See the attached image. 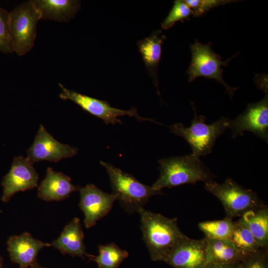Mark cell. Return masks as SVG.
<instances>
[{"instance_id": "cell-21", "label": "cell", "mask_w": 268, "mask_h": 268, "mask_svg": "<svg viewBox=\"0 0 268 268\" xmlns=\"http://www.w3.org/2000/svg\"><path fill=\"white\" fill-rule=\"evenodd\" d=\"M229 240L242 258L262 249L241 218L237 221H234L233 230Z\"/></svg>"}, {"instance_id": "cell-28", "label": "cell", "mask_w": 268, "mask_h": 268, "mask_svg": "<svg viewBox=\"0 0 268 268\" xmlns=\"http://www.w3.org/2000/svg\"><path fill=\"white\" fill-rule=\"evenodd\" d=\"M239 263L230 264H206L204 268H239Z\"/></svg>"}, {"instance_id": "cell-14", "label": "cell", "mask_w": 268, "mask_h": 268, "mask_svg": "<svg viewBox=\"0 0 268 268\" xmlns=\"http://www.w3.org/2000/svg\"><path fill=\"white\" fill-rule=\"evenodd\" d=\"M51 245L33 238L27 232L20 235L12 236L7 241L10 258L13 263L20 266V268L31 267L36 263V258L39 251Z\"/></svg>"}, {"instance_id": "cell-26", "label": "cell", "mask_w": 268, "mask_h": 268, "mask_svg": "<svg viewBox=\"0 0 268 268\" xmlns=\"http://www.w3.org/2000/svg\"><path fill=\"white\" fill-rule=\"evenodd\" d=\"M193 12V16L200 17L209 10L226 4L234 2L231 0H185Z\"/></svg>"}, {"instance_id": "cell-24", "label": "cell", "mask_w": 268, "mask_h": 268, "mask_svg": "<svg viewBox=\"0 0 268 268\" xmlns=\"http://www.w3.org/2000/svg\"><path fill=\"white\" fill-rule=\"evenodd\" d=\"M192 15L193 16V12L184 0H174L172 9L161 23V27L164 30H168L176 22L184 21Z\"/></svg>"}, {"instance_id": "cell-6", "label": "cell", "mask_w": 268, "mask_h": 268, "mask_svg": "<svg viewBox=\"0 0 268 268\" xmlns=\"http://www.w3.org/2000/svg\"><path fill=\"white\" fill-rule=\"evenodd\" d=\"M41 19L33 0L24 2L9 14V28L14 52L21 56L34 45L36 26Z\"/></svg>"}, {"instance_id": "cell-1", "label": "cell", "mask_w": 268, "mask_h": 268, "mask_svg": "<svg viewBox=\"0 0 268 268\" xmlns=\"http://www.w3.org/2000/svg\"><path fill=\"white\" fill-rule=\"evenodd\" d=\"M137 212L140 216L142 239L153 261L164 262L188 238L179 229L177 218H168L143 208Z\"/></svg>"}, {"instance_id": "cell-10", "label": "cell", "mask_w": 268, "mask_h": 268, "mask_svg": "<svg viewBox=\"0 0 268 268\" xmlns=\"http://www.w3.org/2000/svg\"><path fill=\"white\" fill-rule=\"evenodd\" d=\"M27 157H15L11 168L3 178L1 185L3 194L1 200L8 202L11 197L20 191L33 189L37 186L39 176Z\"/></svg>"}, {"instance_id": "cell-4", "label": "cell", "mask_w": 268, "mask_h": 268, "mask_svg": "<svg viewBox=\"0 0 268 268\" xmlns=\"http://www.w3.org/2000/svg\"><path fill=\"white\" fill-rule=\"evenodd\" d=\"M100 163L109 176L113 194L117 196L121 205L129 212L137 211L143 208L152 196L163 194L161 191L140 183L132 175L111 164L103 161Z\"/></svg>"}, {"instance_id": "cell-5", "label": "cell", "mask_w": 268, "mask_h": 268, "mask_svg": "<svg viewBox=\"0 0 268 268\" xmlns=\"http://www.w3.org/2000/svg\"><path fill=\"white\" fill-rule=\"evenodd\" d=\"M204 188L219 200L227 217L231 219L241 217L247 211L264 204L256 193L244 188L230 178L222 184L214 181L206 183Z\"/></svg>"}, {"instance_id": "cell-3", "label": "cell", "mask_w": 268, "mask_h": 268, "mask_svg": "<svg viewBox=\"0 0 268 268\" xmlns=\"http://www.w3.org/2000/svg\"><path fill=\"white\" fill-rule=\"evenodd\" d=\"M194 117L189 127L181 123L169 127L171 133L183 137L190 145L192 154L197 157L210 154L216 139L228 128L230 119L224 117L211 124L205 123L206 118L198 116L194 103H191Z\"/></svg>"}, {"instance_id": "cell-18", "label": "cell", "mask_w": 268, "mask_h": 268, "mask_svg": "<svg viewBox=\"0 0 268 268\" xmlns=\"http://www.w3.org/2000/svg\"><path fill=\"white\" fill-rule=\"evenodd\" d=\"M41 19L58 22H68L80 8V2L75 0H33Z\"/></svg>"}, {"instance_id": "cell-30", "label": "cell", "mask_w": 268, "mask_h": 268, "mask_svg": "<svg viewBox=\"0 0 268 268\" xmlns=\"http://www.w3.org/2000/svg\"><path fill=\"white\" fill-rule=\"evenodd\" d=\"M0 268H2V261L1 257L0 256Z\"/></svg>"}, {"instance_id": "cell-29", "label": "cell", "mask_w": 268, "mask_h": 268, "mask_svg": "<svg viewBox=\"0 0 268 268\" xmlns=\"http://www.w3.org/2000/svg\"><path fill=\"white\" fill-rule=\"evenodd\" d=\"M31 268H44L42 267L41 266L38 265L36 262L33 265L31 266Z\"/></svg>"}, {"instance_id": "cell-7", "label": "cell", "mask_w": 268, "mask_h": 268, "mask_svg": "<svg viewBox=\"0 0 268 268\" xmlns=\"http://www.w3.org/2000/svg\"><path fill=\"white\" fill-rule=\"evenodd\" d=\"M210 42L203 44L196 39L190 45L192 60L187 70L189 82H191L199 77L214 79L225 88L231 99L238 87L229 86L223 79L222 66H227L232 58L227 61H221V57L215 54L211 47Z\"/></svg>"}, {"instance_id": "cell-12", "label": "cell", "mask_w": 268, "mask_h": 268, "mask_svg": "<svg viewBox=\"0 0 268 268\" xmlns=\"http://www.w3.org/2000/svg\"><path fill=\"white\" fill-rule=\"evenodd\" d=\"M79 206L84 214L85 226L90 228L97 221L107 214L113 203L117 200L114 194L103 192L93 184L79 188Z\"/></svg>"}, {"instance_id": "cell-2", "label": "cell", "mask_w": 268, "mask_h": 268, "mask_svg": "<svg viewBox=\"0 0 268 268\" xmlns=\"http://www.w3.org/2000/svg\"><path fill=\"white\" fill-rule=\"evenodd\" d=\"M160 175L151 186L155 190L171 188L186 184L204 183L214 181V175L200 159L192 153L158 160Z\"/></svg>"}, {"instance_id": "cell-19", "label": "cell", "mask_w": 268, "mask_h": 268, "mask_svg": "<svg viewBox=\"0 0 268 268\" xmlns=\"http://www.w3.org/2000/svg\"><path fill=\"white\" fill-rule=\"evenodd\" d=\"M254 237L259 246L268 248V207L265 204L249 210L241 217Z\"/></svg>"}, {"instance_id": "cell-9", "label": "cell", "mask_w": 268, "mask_h": 268, "mask_svg": "<svg viewBox=\"0 0 268 268\" xmlns=\"http://www.w3.org/2000/svg\"><path fill=\"white\" fill-rule=\"evenodd\" d=\"M228 128L232 132V138L243 135L250 131L265 141H268V96L258 102L249 103L246 110L234 120L229 122Z\"/></svg>"}, {"instance_id": "cell-22", "label": "cell", "mask_w": 268, "mask_h": 268, "mask_svg": "<svg viewBox=\"0 0 268 268\" xmlns=\"http://www.w3.org/2000/svg\"><path fill=\"white\" fill-rule=\"evenodd\" d=\"M98 249L97 256L90 255L88 258L97 263L98 268H118L129 255L127 251L121 249L114 243L99 245Z\"/></svg>"}, {"instance_id": "cell-25", "label": "cell", "mask_w": 268, "mask_h": 268, "mask_svg": "<svg viewBox=\"0 0 268 268\" xmlns=\"http://www.w3.org/2000/svg\"><path fill=\"white\" fill-rule=\"evenodd\" d=\"M9 13L0 7V51L5 54L14 52L9 28Z\"/></svg>"}, {"instance_id": "cell-27", "label": "cell", "mask_w": 268, "mask_h": 268, "mask_svg": "<svg viewBox=\"0 0 268 268\" xmlns=\"http://www.w3.org/2000/svg\"><path fill=\"white\" fill-rule=\"evenodd\" d=\"M239 268H268V248L261 249L242 258Z\"/></svg>"}, {"instance_id": "cell-11", "label": "cell", "mask_w": 268, "mask_h": 268, "mask_svg": "<svg viewBox=\"0 0 268 268\" xmlns=\"http://www.w3.org/2000/svg\"><path fill=\"white\" fill-rule=\"evenodd\" d=\"M77 151L76 147L59 142L40 125L32 145L27 150V158L33 163L41 161L57 162L73 156Z\"/></svg>"}, {"instance_id": "cell-13", "label": "cell", "mask_w": 268, "mask_h": 268, "mask_svg": "<svg viewBox=\"0 0 268 268\" xmlns=\"http://www.w3.org/2000/svg\"><path fill=\"white\" fill-rule=\"evenodd\" d=\"M207 239L188 238L169 255L164 261L173 268H204L206 265Z\"/></svg>"}, {"instance_id": "cell-17", "label": "cell", "mask_w": 268, "mask_h": 268, "mask_svg": "<svg viewBox=\"0 0 268 268\" xmlns=\"http://www.w3.org/2000/svg\"><path fill=\"white\" fill-rule=\"evenodd\" d=\"M83 237L80 220L75 217L65 227L60 236L51 245L63 254L88 258L90 255L85 251Z\"/></svg>"}, {"instance_id": "cell-15", "label": "cell", "mask_w": 268, "mask_h": 268, "mask_svg": "<svg viewBox=\"0 0 268 268\" xmlns=\"http://www.w3.org/2000/svg\"><path fill=\"white\" fill-rule=\"evenodd\" d=\"M166 36L161 30L154 31L150 36L137 43L148 73L160 97L158 88V68L161 60L162 47Z\"/></svg>"}, {"instance_id": "cell-20", "label": "cell", "mask_w": 268, "mask_h": 268, "mask_svg": "<svg viewBox=\"0 0 268 268\" xmlns=\"http://www.w3.org/2000/svg\"><path fill=\"white\" fill-rule=\"evenodd\" d=\"M207 239L206 265L238 264L242 258L229 239Z\"/></svg>"}, {"instance_id": "cell-23", "label": "cell", "mask_w": 268, "mask_h": 268, "mask_svg": "<svg viewBox=\"0 0 268 268\" xmlns=\"http://www.w3.org/2000/svg\"><path fill=\"white\" fill-rule=\"evenodd\" d=\"M233 225L232 219L226 217L222 220L201 222L198 227L206 238L224 240L230 239Z\"/></svg>"}, {"instance_id": "cell-16", "label": "cell", "mask_w": 268, "mask_h": 268, "mask_svg": "<svg viewBox=\"0 0 268 268\" xmlns=\"http://www.w3.org/2000/svg\"><path fill=\"white\" fill-rule=\"evenodd\" d=\"M79 188L71 184L69 177L48 167L46 177L38 188V197L46 201H60Z\"/></svg>"}, {"instance_id": "cell-8", "label": "cell", "mask_w": 268, "mask_h": 268, "mask_svg": "<svg viewBox=\"0 0 268 268\" xmlns=\"http://www.w3.org/2000/svg\"><path fill=\"white\" fill-rule=\"evenodd\" d=\"M59 85L62 90V92L59 94L61 99L69 100L73 102L83 110L103 120L107 124H122V121L119 119V117L125 115L134 117L139 121L154 122L152 119L140 116L137 112L136 108L133 107L129 110L114 108L107 101L100 100L73 90H68L61 83H59Z\"/></svg>"}]
</instances>
